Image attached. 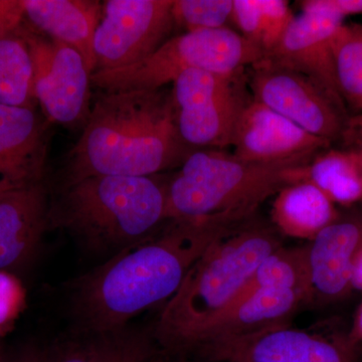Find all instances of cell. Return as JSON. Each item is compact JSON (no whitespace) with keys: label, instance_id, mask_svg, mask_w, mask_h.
<instances>
[{"label":"cell","instance_id":"1","mask_svg":"<svg viewBox=\"0 0 362 362\" xmlns=\"http://www.w3.org/2000/svg\"><path fill=\"white\" fill-rule=\"evenodd\" d=\"M168 221L161 232L125 247L71 283L75 334L122 329L133 317L168 302L195 262L235 225L218 218Z\"/></svg>","mask_w":362,"mask_h":362},{"label":"cell","instance_id":"2","mask_svg":"<svg viewBox=\"0 0 362 362\" xmlns=\"http://www.w3.org/2000/svg\"><path fill=\"white\" fill-rule=\"evenodd\" d=\"M180 137L171 90L103 92L66 156L63 182L90 176H154L192 153Z\"/></svg>","mask_w":362,"mask_h":362},{"label":"cell","instance_id":"3","mask_svg":"<svg viewBox=\"0 0 362 362\" xmlns=\"http://www.w3.org/2000/svg\"><path fill=\"white\" fill-rule=\"evenodd\" d=\"M281 247L278 235L263 226L233 230L216 240L162 309L152 333L162 354L189 356L202 331L233 303L261 262Z\"/></svg>","mask_w":362,"mask_h":362},{"label":"cell","instance_id":"4","mask_svg":"<svg viewBox=\"0 0 362 362\" xmlns=\"http://www.w3.org/2000/svg\"><path fill=\"white\" fill-rule=\"evenodd\" d=\"M165 182L154 176H90L49 195V230H62L89 251L120 252L160 230Z\"/></svg>","mask_w":362,"mask_h":362},{"label":"cell","instance_id":"5","mask_svg":"<svg viewBox=\"0 0 362 362\" xmlns=\"http://www.w3.org/2000/svg\"><path fill=\"white\" fill-rule=\"evenodd\" d=\"M314 157L256 163L221 150H194L165 182L166 221L218 218L238 223L271 195L305 180Z\"/></svg>","mask_w":362,"mask_h":362},{"label":"cell","instance_id":"6","mask_svg":"<svg viewBox=\"0 0 362 362\" xmlns=\"http://www.w3.org/2000/svg\"><path fill=\"white\" fill-rule=\"evenodd\" d=\"M265 59L258 45L228 28L185 33L169 39L139 63L114 70L97 71L92 86L103 92L156 90L173 84L188 70L235 76L244 66Z\"/></svg>","mask_w":362,"mask_h":362},{"label":"cell","instance_id":"7","mask_svg":"<svg viewBox=\"0 0 362 362\" xmlns=\"http://www.w3.org/2000/svg\"><path fill=\"white\" fill-rule=\"evenodd\" d=\"M35 73V95L42 113L52 124L75 128L87 122L90 112V73L82 54L49 39L25 23Z\"/></svg>","mask_w":362,"mask_h":362},{"label":"cell","instance_id":"8","mask_svg":"<svg viewBox=\"0 0 362 362\" xmlns=\"http://www.w3.org/2000/svg\"><path fill=\"white\" fill-rule=\"evenodd\" d=\"M173 0H106L94 35L95 71L139 63L168 40ZM94 71V73H95Z\"/></svg>","mask_w":362,"mask_h":362},{"label":"cell","instance_id":"9","mask_svg":"<svg viewBox=\"0 0 362 362\" xmlns=\"http://www.w3.org/2000/svg\"><path fill=\"white\" fill-rule=\"evenodd\" d=\"M302 13L295 16L275 49L262 62L288 69L310 78L345 113L335 76L332 40L344 16L334 0H304Z\"/></svg>","mask_w":362,"mask_h":362},{"label":"cell","instance_id":"10","mask_svg":"<svg viewBox=\"0 0 362 362\" xmlns=\"http://www.w3.org/2000/svg\"><path fill=\"white\" fill-rule=\"evenodd\" d=\"M252 66L254 100L327 141L341 134L342 112L310 78L266 62Z\"/></svg>","mask_w":362,"mask_h":362},{"label":"cell","instance_id":"11","mask_svg":"<svg viewBox=\"0 0 362 362\" xmlns=\"http://www.w3.org/2000/svg\"><path fill=\"white\" fill-rule=\"evenodd\" d=\"M51 124L37 108L0 105V194L47 180Z\"/></svg>","mask_w":362,"mask_h":362},{"label":"cell","instance_id":"12","mask_svg":"<svg viewBox=\"0 0 362 362\" xmlns=\"http://www.w3.org/2000/svg\"><path fill=\"white\" fill-rule=\"evenodd\" d=\"M329 143L254 100L243 106L230 145L240 160L276 163L315 156Z\"/></svg>","mask_w":362,"mask_h":362},{"label":"cell","instance_id":"13","mask_svg":"<svg viewBox=\"0 0 362 362\" xmlns=\"http://www.w3.org/2000/svg\"><path fill=\"white\" fill-rule=\"evenodd\" d=\"M194 356L216 362H351L335 343L287 325L209 345Z\"/></svg>","mask_w":362,"mask_h":362},{"label":"cell","instance_id":"14","mask_svg":"<svg viewBox=\"0 0 362 362\" xmlns=\"http://www.w3.org/2000/svg\"><path fill=\"white\" fill-rule=\"evenodd\" d=\"M47 180L0 194V273L25 263L49 230Z\"/></svg>","mask_w":362,"mask_h":362},{"label":"cell","instance_id":"15","mask_svg":"<svg viewBox=\"0 0 362 362\" xmlns=\"http://www.w3.org/2000/svg\"><path fill=\"white\" fill-rule=\"evenodd\" d=\"M303 302V293L285 289L259 290L240 298L206 326L189 356L209 345L287 325Z\"/></svg>","mask_w":362,"mask_h":362},{"label":"cell","instance_id":"16","mask_svg":"<svg viewBox=\"0 0 362 362\" xmlns=\"http://www.w3.org/2000/svg\"><path fill=\"white\" fill-rule=\"evenodd\" d=\"M362 245V225L337 221L322 228L306 246L309 297L341 295L352 283L356 255Z\"/></svg>","mask_w":362,"mask_h":362},{"label":"cell","instance_id":"17","mask_svg":"<svg viewBox=\"0 0 362 362\" xmlns=\"http://www.w3.org/2000/svg\"><path fill=\"white\" fill-rule=\"evenodd\" d=\"M25 21L49 39L77 49L90 73L96 69L95 32L102 13V1L95 0H21Z\"/></svg>","mask_w":362,"mask_h":362},{"label":"cell","instance_id":"18","mask_svg":"<svg viewBox=\"0 0 362 362\" xmlns=\"http://www.w3.org/2000/svg\"><path fill=\"white\" fill-rule=\"evenodd\" d=\"M333 204L310 181H300L278 192L272 216L274 223L286 235L314 238L337 218Z\"/></svg>","mask_w":362,"mask_h":362},{"label":"cell","instance_id":"19","mask_svg":"<svg viewBox=\"0 0 362 362\" xmlns=\"http://www.w3.org/2000/svg\"><path fill=\"white\" fill-rule=\"evenodd\" d=\"M243 106L235 94L176 109L178 132L188 146L225 148L232 144Z\"/></svg>","mask_w":362,"mask_h":362},{"label":"cell","instance_id":"20","mask_svg":"<svg viewBox=\"0 0 362 362\" xmlns=\"http://www.w3.org/2000/svg\"><path fill=\"white\" fill-rule=\"evenodd\" d=\"M21 25L0 37V105L37 108L32 54Z\"/></svg>","mask_w":362,"mask_h":362},{"label":"cell","instance_id":"21","mask_svg":"<svg viewBox=\"0 0 362 362\" xmlns=\"http://www.w3.org/2000/svg\"><path fill=\"white\" fill-rule=\"evenodd\" d=\"M310 181L333 202L349 204L362 199V156L357 150H329L307 165Z\"/></svg>","mask_w":362,"mask_h":362},{"label":"cell","instance_id":"22","mask_svg":"<svg viewBox=\"0 0 362 362\" xmlns=\"http://www.w3.org/2000/svg\"><path fill=\"white\" fill-rule=\"evenodd\" d=\"M263 289L294 290L309 297V273L306 247H281L269 255L254 271L235 300Z\"/></svg>","mask_w":362,"mask_h":362},{"label":"cell","instance_id":"23","mask_svg":"<svg viewBox=\"0 0 362 362\" xmlns=\"http://www.w3.org/2000/svg\"><path fill=\"white\" fill-rule=\"evenodd\" d=\"M338 90L352 111H362V25H342L332 40Z\"/></svg>","mask_w":362,"mask_h":362},{"label":"cell","instance_id":"24","mask_svg":"<svg viewBox=\"0 0 362 362\" xmlns=\"http://www.w3.org/2000/svg\"><path fill=\"white\" fill-rule=\"evenodd\" d=\"M90 338L93 362H152L156 356L152 335L129 326Z\"/></svg>","mask_w":362,"mask_h":362},{"label":"cell","instance_id":"25","mask_svg":"<svg viewBox=\"0 0 362 362\" xmlns=\"http://www.w3.org/2000/svg\"><path fill=\"white\" fill-rule=\"evenodd\" d=\"M233 78V76L216 71H183L173 81L171 88V98L175 110L197 102L232 96L235 94Z\"/></svg>","mask_w":362,"mask_h":362},{"label":"cell","instance_id":"26","mask_svg":"<svg viewBox=\"0 0 362 362\" xmlns=\"http://www.w3.org/2000/svg\"><path fill=\"white\" fill-rule=\"evenodd\" d=\"M233 0H173L175 25L187 32L226 28L230 20Z\"/></svg>","mask_w":362,"mask_h":362},{"label":"cell","instance_id":"27","mask_svg":"<svg viewBox=\"0 0 362 362\" xmlns=\"http://www.w3.org/2000/svg\"><path fill=\"white\" fill-rule=\"evenodd\" d=\"M262 16L261 49L265 56L275 49L295 16L285 0H259Z\"/></svg>","mask_w":362,"mask_h":362},{"label":"cell","instance_id":"28","mask_svg":"<svg viewBox=\"0 0 362 362\" xmlns=\"http://www.w3.org/2000/svg\"><path fill=\"white\" fill-rule=\"evenodd\" d=\"M44 362H93L92 341L90 337L75 334L59 340L49 349L42 350Z\"/></svg>","mask_w":362,"mask_h":362},{"label":"cell","instance_id":"29","mask_svg":"<svg viewBox=\"0 0 362 362\" xmlns=\"http://www.w3.org/2000/svg\"><path fill=\"white\" fill-rule=\"evenodd\" d=\"M230 20L239 28L245 39L261 49L262 16L259 0H233Z\"/></svg>","mask_w":362,"mask_h":362},{"label":"cell","instance_id":"30","mask_svg":"<svg viewBox=\"0 0 362 362\" xmlns=\"http://www.w3.org/2000/svg\"><path fill=\"white\" fill-rule=\"evenodd\" d=\"M20 300V289L16 281L6 273H0V324L6 322L16 311Z\"/></svg>","mask_w":362,"mask_h":362},{"label":"cell","instance_id":"31","mask_svg":"<svg viewBox=\"0 0 362 362\" xmlns=\"http://www.w3.org/2000/svg\"><path fill=\"white\" fill-rule=\"evenodd\" d=\"M23 23L21 0H0V37L18 30Z\"/></svg>","mask_w":362,"mask_h":362},{"label":"cell","instance_id":"32","mask_svg":"<svg viewBox=\"0 0 362 362\" xmlns=\"http://www.w3.org/2000/svg\"><path fill=\"white\" fill-rule=\"evenodd\" d=\"M334 4L344 18L362 14V0H334Z\"/></svg>","mask_w":362,"mask_h":362},{"label":"cell","instance_id":"33","mask_svg":"<svg viewBox=\"0 0 362 362\" xmlns=\"http://www.w3.org/2000/svg\"><path fill=\"white\" fill-rule=\"evenodd\" d=\"M6 362H44L42 361V350L35 347H28L16 354L13 358H7Z\"/></svg>","mask_w":362,"mask_h":362},{"label":"cell","instance_id":"34","mask_svg":"<svg viewBox=\"0 0 362 362\" xmlns=\"http://www.w3.org/2000/svg\"><path fill=\"white\" fill-rule=\"evenodd\" d=\"M352 284L362 287V255L356 262L354 278H352Z\"/></svg>","mask_w":362,"mask_h":362},{"label":"cell","instance_id":"35","mask_svg":"<svg viewBox=\"0 0 362 362\" xmlns=\"http://www.w3.org/2000/svg\"><path fill=\"white\" fill-rule=\"evenodd\" d=\"M359 125V131H361V136H359V141H358V148L356 149L359 153L361 154L362 156V117L361 121L358 123Z\"/></svg>","mask_w":362,"mask_h":362},{"label":"cell","instance_id":"36","mask_svg":"<svg viewBox=\"0 0 362 362\" xmlns=\"http://www.w3.org/2000/svg\"><path fill=\"white\" fill-rule=\"evenodd\" d=\"M7 358L6 354H4L1 349H0V362H6Z\"/></svg>","mask_w":362,"mask_h":362},{"label":"cell","instance_id":"37","mask_svg":"<svg viewBox=\"0 0 362 362\" xmlns=\"http://www.w3.org/2000/svg\"><path fill=\"white\" fill-rule=\"evenodd\" d=\"M199 362H216V361H202V359H199Z\"/></svg>","mask_w":362,"mask_h":362},{"label":"cell","instance_id":"38","mask_svg":"<svg viewBox=\"0 0 362 362\" xmlns=\"http://www.w3.org/2000/svg\"><path fill=\"white\" fill-rule=\"evenodd\" d=\"M361 329H362V314H361Z\"/></svg>","mask_w":362,"mask_h":362}]
</instances>
